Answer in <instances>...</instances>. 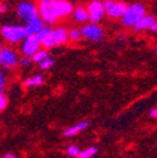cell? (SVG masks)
I'll return each mask as SVG.
<instances>
[{"label":"cell","mask_w":157,"mask_h":158,"mask_svg":"<svg viewBox=\"0 0 157 158\" xmlns=\"http://www.w3.org/2000/svg\"><path fill=\"white\" fill-rule=\"evenodd\" d=\"M72 14H73V18L75 19L77 22H79V23H83V22L89 20V19H88V13H87V10H86L84 8H82V6L75 8V9L73 10Z\"/></svg>","instance_id":"cell-15"},{"label":"cell","mask_w":157,"mask_h":158,"mask_svg":"<svg viewBox=\"0 0 157 158\" xmlns=\"http://www.w3.org/2000/svg\"><path fill=\"white\" fill-rule=\"evenodd\" d=\"M44 83V78L40 75V74H35L28 79L24 81V87L27 88H33V87H38V85H42Z\"/></svg>","instance_id":"cell-14"},{"label":"cell","mask_w":157,"mask_h":158,"mask_svg":"<svg viewBox=\"0 0 157 158\" xmlns=\"http://www.w3.org/2000/svg\"><path fill=\"white\" fill-rule=\"evenodd\" d=\"M19 63H20L23 67H28V65H30L33 62H32V58H28V56H23L20 60H19Z\"/></svg>","instance_id":"cell-23"},{"label":"cell","mask_w":157,"mask_h":158,"mask_svg":"<svg viewBox=\"0 0 157 158\" xmlns=\"http://www.w3.org/2000/svg\"><path fill=\"white\" fill-rule=\"evenodd\" d=\"M8 106V99H6V97L4 94H0V112L4 110Z\"/></svg>","instance_id":"cell-22"},{"label":"cell","mask_w":157,"mask_h":158,"mask_svg":"<svg viewBox=\"0 0 157 158\" xmlns=\"http://www.w3.org/2000/svg\"><path fill=\"white\" fill-rule=\"evenodd\" d=\"M2 35L9 43H19L28 36L27 29L23 25H4L2 27Z\"/></svg>","instance_id":"cell-4"},{"label":"cell","mask_w":157,"mask_h":158,"mask_svg":"<svg viewBox=\"0 0 157 158\" xmlns=\"http://www.w3.org/2000/svg\"><path fill=\"white\" fill-rule=\"evenodd\" d=\"M155 22V18L150 14H146L143 18H141L138 22H137L132 28L136 30V31H141V30H145V29H150L151 25L153 24Z\"/></svg>","instance_id":"cell-12"},{"label":"cell","mask_w":157,"mask_h":158,"mask_svg":"<svg viewBox=\"0 0 157 158\" xmlns=\"http://www.w3.org/2000/svg\"><path fill=\"white\" fill-rule=\"evenodd\" d=\"M44 27H45V25H44V22L42 20V19H36V20L29 23V24L25 27V29H27V35H28V36H35Z\"/></svg>","instance_id":"cell-13"},{"label":"cell","mask_w":157,"mask_h":158,"mask_svg":"<svg viewBox=\"0 0 157 158\" xmlns=\"http://www.w3.org/2000/svg\"><path fill=\"white\" fill-rule=\"evenodd\" d=\"M36 8L40 19L48 24H53L58 19L70 15L74 10L68 0H40Z\"/></svg>","instance_id":"cell-1"},{"label":"cell","mask_w":157,"mask_h":158,"mask_svg":"<svg viewBox=\"0 0 157 158\" xmlns=\"http://www.w3.org/2000/svg\"><path fill=\"white\" fill-rule=\"evenodd\" d=\"M2 49H3V47H2V44H0V52H2Z\"/></svg>","instance_id":"cell-31"},{"label":"cell","mask_w":157,"mask_h":158,"mask_svg":"<svg viewBox=\"0 0 157 158\" xmlns=\"http://www.w3.org/2000/svg\"><path fill=\"white\" fill-rule=\"evenodd\" d=\"M97 153H98V149L95 147H88V148L81 151L77 158H93Z\"/></svg>","instance_id":"cell-17"},{"label":"cell","mask_w":157,"mask_h":158,"mask_svg":"<svg viewBox=\"0 0 157 158\" xmlns=\"http://www.w3.org/2000/svg\"><path fill=\"white\" fill-rule=\"evenodd\" d=\"M18 64H19V58L16 53L9 48H3L2 52H0V65L6 69H11L15 68Z\"/></svg>","instance_id":"cell-9"},{"label":"cell","mask_w":157,"mask_h":158,"mask_svg":"<svg viewBox=\"0 0 157 158\" xmlns=\"http://www.w3.org/2000/svg\"><path fill=\"white\" fill-rule=\"evenodd\" d=\"M50 31H52V28H50V27H44L40 31H39V33L35 35V38L38 39V42L42 44V43L45 40V39L48 38V35L50 34Z\"/></svg>","instance_id":"cell-18"},{"label":"cell","mask_w":157,"mask_h":158,"mask_svg":"<svg viewBox=\"0 0 157 158\" xmlns=\"http://www.w3.org/2000/svg\"><path fill=\"white\" fill-rule=\"evenodd\" d=\"M54 63H55V60H54L53 58H48V59H45L44 62H42L40 64H39V67H40V69L45 70V69H49L50 67H53Z\"/></svg>","instance_id":"cell-21"},{"label":"cell","mask_w":157,"mask_h":158,"mask_svg":"<svg viewBox=\"0 0 157 158\" xmlns=\"http://www.w3.org/2000/svg\"><path fill=\"white\" fill-rule=\"evenodd\" d=\"M16 14L22 20L27 22L28 24L36 20V19H40L36 5L33 3H29V2H22L16 6Z\"/></svg>","instance_id":"cell-5"},{"label":"cell","mask_w":157,"mask_h":158,"mask_svg":"<svg viewBox=\"0 0 157 158\" xmlns=\"http://www.w3.org/2000/svg\"><path fill=\"white\" fill-rule=\"evenodd\" d=\"M104 13L111 18H122L126 11L127 5L122 2H114V0H106L103 3Z\"/></svg>","instance_id":"cell-8"},{"label":"cell","mask_w":157,"mask_h":158,"mask_svg":"<svg viewBox=\"0 0 157 158\" xmlns=\"http://www.w3.org/2000/svg\"><path fill=\"white\" fill-rule=\"evenodd\" d=\"M150 115H151L152 118H157V108H153V109H151V112H150Z\"/></svg>","instance_id":"cell-27"},{"label":"cell","mask_w":157,"mask_h":158,"mask_svg":"<svg viewBox=\"0 0 157 158\" xmlns=\"http://www.w3.org/2000/svg\"><path fill=\"white\" fill-rule=\"evenodd\" d=\"M0 158H18V157H16V154H15V153H13V152H8V153L3 154Z\"/></svg>","instance_id":"cell-26"},{"label":"cell","mask_w":157,"mask_h":158,"mask_svg":"<svg viewBox=\"0 0 157 158\" xmlns=\"http://www.w3.org/2000/svg\"><path fill=\"white\" fill-rule=\"evenodd\" d=\"M5 83H6V78H5V74H4L2 70H0V88H4Z\"/></svg>","instance_id":"cell-24"},{"label":"cell","mask_w":157,"mask_h":158,"mask_svg":"<svg viewBox=\"0 0 157 158\" xmlns=\"http://www.w3.org/2000/svg\"><path fill=\"white\" fill-rule=\"evenodd\" d=\"M152 31H157V20H155L153 22V24L151 25V28H150Z\"/></svg>","instance_id":"cell-28"},{"label":"cell","mask_w":157,"mask_h":158,"mask_svg":"<svg viewBox=\"0 0 157 158\" xmlns=\"http://www.w3.org/2000/svg\"><path fill=\"white\" fill-rule=\"evenodd\" d=\"M8 10H9L8 4H5V3H2V4H0V14H4V13H6Z\"/></svg>","instance_id":"cell-25"},{"label":"cell","mask_w":157,"mask_h":158,"mask_svg":"<svg viewBox=\"0 0 157 158\" xmlns=\"http://www.w3.org/2000/svg\"><path fill=\"white\" fill-rule=\"evenodd\" d=\"M81 33H82V36H84L87 40L89 42H94V43H98L101 42L103 39V29L97 25V24H87L84 25L82 29H81Z\"/></svg>","instance_id":"cell-6"},{"label":"cell","mask_w":157,"mask_h":158,"mask_svg":"<svg viewBox=\"0 0 157 158\" xmlns=\"http://www.w3.org/2000/svg\"><path fill=\"white\" fill-rule=\"evenodd\" d=\"M40 43L38 42V39L35 36H27L24 39V42L22 44V53L24 56L33 58V55L40 50Z\"/></svg>","instance_id":"cell-10"},{"label":"cell","mask_w":157,"mask_h":158,"mask_svg":"<svg viewBox=\"0 0 157 158\" xmlns=\"http://www.w3.org/2000/svg\"><path fill=\"white\" fill-rule=\"evenodd\" d=\"M0 94H4V88H0Z\"/></svg>","instance_id":"cell-29"},{"label":"cell","mask_w":157,"mask_h":158,"mask_svg":"<svg viewBox=\"0 0 157 158\" xmlns=\"http://www.w3.org/2000/svg\"><path fill=\"white\" fill-rule=\"evenodd\" d=\"M48 58H49V52H48L47 49H42V50L36 52V53L33 55L32 62H34V63H39V64H40L42 62H44L45 59H48Z\"/></svg>","instance_id":"cell-16"},{"label":"cell","mask_w":157,"mask_h":158,"mask_svg":"<svg viewBox=\"0 0 157 158\" xmlns=\"http://www.w3.org/2000/svg\"><path fill=\"white\" fill-rule=\"evenodd\" d=\"M68 30L66 28H57V29H52L50 34L48 35V38L42 43V45L45 49H50L58 45H62L64 43L68 42Z\"/></svg>","instance_id":"cell-3"},{"label":"cell","mask_w":157,"mask_h":158,"mask_svg":"<svg viewBox=\"0 0 157 158\" xmlns=\"http://www.w3.org/2000/svg\"><path fill=\"white\" fill-rule=\"evenodd\" d=\"M145 15H146V6L145 5L138 4V3L132 4V5L126 8L125 14L122 15V23L125 27L132 28Z\"/></svg>","instance_id":"cell-2"},{"label":"cell","mask_w":157,"mask_h":158,"mask_svg":"<svg viewBox=\"0 0 157 158\" xmlns=\"http://www.w3.org/2000/svg\"><path fill=\"white\" fill-rule=\"evenodd\" d=\"M155 53H156V54H157V47H156V48H155Z\"/></svg>","instance_id":"cell-30"},{"label":"cell","mask_w":157,"mask_h":158,"mask_svg":"<svg viewBox=\"0 0 157 158\" xmlns=\"http://www.w3.org/2000/svg\"><path fill=\"white\" fill-rule=\"evenodd\" d=\"M89 127V121H82V122H79V123H77V124H74V126H72V127H69V128H67L64 132H63V135L64 137H74V135H77V134H79L81 132H83L84 129H87Z\"/></svg>","instance_id":"cell-11"},{"label":"cell","mask_w":157,"mask_h":158,"mask_svg":"<svg viewBox=\"0 0 157 158\" xmlns=\"http://www.w3.org/2000/svg\"><path fill=\"white\" fill-rule=\"evenodd\" d=\"M68 36L69 39H72V40H79V39L82 38V33H81V29H77V28H73L68 31Z\"/></svg>","instance_id":"cell-19"},{"label":"cell","mask_w":157,"mask_h":158,"mask_svg":"<svg viewBox=\"0 0 157 158\" xmlns=\"http://www.w3.org/2000/svg\"><path fill=\"white\" fill-rule=\"evenodd\" d=\"M88 13V19L92 22V24H97L101 22V19L104 16V8H103V3L100 0H93L89 3L88 8L86 9Z\"/></svg>","instance_id":"cell-7"},{"label":"cell","mask_w":157,"mask_h":158,"mask_svg":"<svg viewBox=\"0 0 157 158\" xmlns=\"http://www.w3.org/2000/svg\"><path fill=\"white\" fill-rule=\"evenodd\" d=\"M66 152H67V154H68L69 157H78V154H79L81 149H79V147H78V146L72 144V146H69V147L67 148Z\"/></svg>","instance_id":"cell-20"}]
</instances>
